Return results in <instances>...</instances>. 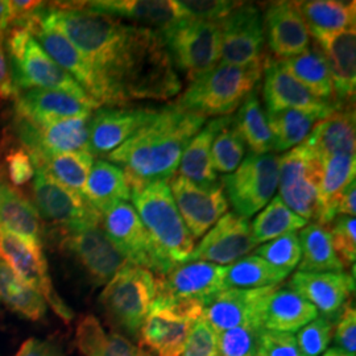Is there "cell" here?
<instances>
[{"mask_svg": "<svg viewBox=\"0 0 356 356\" xmlns=\"http://www.w3.org/2000/svg\"><path fill=\"white\" fill-rule=\"evenodd\" d=\"M259 356H300L296 337L291 332L261 329Z\"/></svg>", "mask_w": 356, "mask_h": 356, "instance_id": "cell-54", "label": "cell"}, {"mask_svg": "<svg viewBox=\"0 0 356 356\" xmlns=\"http://www.w3.org/2000/svg\"><path fill=\"white\" fill-rule=\"evenodd\" d=\"M306 225L305 219L292 211L279 195H275L254 218L251 231L256 244H264L285 234L297 232Z\"/></svg>", "mask_w": 356, "mask_h": 356, "instance_id": "cell-45", "label": "cell"}, {"mask_svg": "<svg viewBox=\"0 0 356 356\" xmlns=\"http://www.w3.org/2000/svg\"><path fill=\"white\" fill-rule=\"evenodd\" d=\"M176 3L184 19L213 23H219L242 4L229 0H176Z\"/></svg>", "mask_w": 356, "mask_h": 356, "instance_id": "cell-50", "label": "cell"}, {"mask_svg": "<svg viewBox=\"0 0 356 356\" xmlns=\"http://www.w3.org/2000/svg\"><path fill=\"white\" fill-rule=\"evenodd\" d=\"M356 186L355 182H353L339 200V204L337 207V216H355L356 213Z\"/></svg>", "mask_w": 356, "mask_h": 356, "instance_id": "cell-58", "label": "cell"}, {"mask_svg": "<svg viewBox=\"0 0 356 356\" xmlns=\"http://www.w3.org/2000/svg\"><path fill=\"white\" fill-rule=\"evenodd\" d=\"M244 154L245 144L231 119L226 126L220 128L213 143L211 157L216 172L225 176L235 172L242 164Z\"/></svg>", "mask_w": 356, "mask_h": 356, "instance_id": "cell-46", "label": "cell"}, {"mask_svg": "<svg viewBox=\"0 0 356 356\" xmlns=\"http://www.w3.org/2000/svg\"><path fill=\"white\" fill-rule=\"evenodd\" d=\"M289 275L272 267L257 254H250L227 266L226 289H260L277 286Z\"/></svg>", "mask_w": 356, "mask_h": 356, "instance_id": "cell-44", "label": "cell"}, {"mask_svg": "<svg viewBox=\"0 0 356 356\" xmlns=\"http://www.w3.org/2000/svg\"><path fill=\"white\" fill-rule=\"evenodd\" d=\"M11 4L7 0H0V35H4L10 26Z\"/></svg>", "mask_w": 356, "mask_h": 356, "instance_id": "cell-59", "label": "cell"}, {"mask_svg": "<svg viewBox=\"0 0 356 356\" xmlns=\"http://www.w3.org/2000/svg\"><path fill=\"white\" fill-rule=\"evenodd\" d=\"M102 227L128 263L145 268L159 277L165 276V267L156 254L152 241L132 204L119 202L104 211Z\"/></svg>", "mask_w": 356, "mask_h": 356, "instance_id": "cell-15", "label": "cell"}, {"mask_svg": "<svg viewBox=\"0 0 356 356\" xmlns=\"http://www.w3.org/2000/svg\"><path fill=\"white\" fill-rule=\"evenodd\" d=\"M26 29L51 60L76 79L92 101L99 106L106 104L108 107H114L110 90L107 89L106 83L85 58V56L51 22L47 13V6L38 13L36 19L26 26Z\"/></svg>", "mask_w": 356, "mask_h": 356, "instance_id": "cell-11", "label": "cell"}, {"mask_svg": "<svg viewBox=\"0 0 356 356\" xmlns=\"http://www.w3.org/2000/svg\"><path fill=\"white\" fill-rule=\"evenodd\" d=\"M272 288L227 289L204 307L202 317L218 334L242 326L260 327V310Z\"/></svg>", "mask_w": 356, "mask_h": 356, "instance_id": "cell-25", "label": "cell"}, {"mask_svg": "<svg viewBox=\"0 0 356 356\" xmlns=\"http://www.w3.org/2000/svg\"><path fill=\"white\" fill-rule=\"evenodd\" d=\"M218 24L220 28V63L248 66L264 61V23L254 4L242 1Z\"/></svg>", "mask_w": 356, "mask_h": 356, "instance_id": "cell-16", "label": "cell"}, {"mask_svg": "<svg viewBox=\"0 0 356 356\" xmlns=\"http://www.w3.org/2000/svg\"><path fill=\"white\" fill-rule=\"evenodd\" d=\"M0 302L13 313L31 321H40L45 316V300L20 280L13 268L0 257Z\"/></svg>", "mask_w": 356, "mask_h": 356, "instance_id": "cell-42", "label": "cell"}, {"mask_svg": "<svg viewBox=\"0 0 356 356\" xmlns=\"http://www.w3.org/2000/svg\"><path fill=\"white\" fill-rule=\"evenodd\" d=\"M288 286L302 296L323 318L337 322L355 291V277L348 273L297 272Z\"/></svg>", "mask_w": 356, "mask_h": 356, "instance_id": "cell-22", "label": "cell"}, {"mask_svg": "<svg viewBox=\"0 0 356 356\" xmlns=\"http://www.w3.org/2000/svg\"><path fill=\"white\" fill-rule=\"evenodd\" d=\"M310 149L326 157L337 153L355 154V111L350 104L338 106L319 120L304 141Z\"/></svg>", "mask_w": 356, "mask_h": 356, "instance_id": "cell-32", "label": "cell"}, {"mask_svg": "<svg viewBox=\"0 0 356 356\" xmlns=\"http://www.w3.org/2000/svg\"><path fill=\"white\" fill-rule=\"evenodd\" d=\"M47 13L101 76L111 92L114 106L126 104L122 78L135 26L86 10L81 3H56L47 7Z\"/></svg>", "mask_w": 356, "mask_h": 356, "instance_id": "cell-2", "label": "cell"}, {"mask_svg": "<svg viewBox=\"0 0 356 356\" xmlns=\"http://www.w3.org/2000/svg\"><path fill=\"white\" fill-rule=\"evenodd\" d=\"M4 35H0V98L10 99L16 97V90L13 86L11 67L4 47Z\"/></svg>", "mask_w": 356, "mask_h": 356, "instance_id": "cell-57", "label": "cell"}, {"mask_svg": "<svg viewBox=\"0 0 356 356\" xmlns=\"http://www.w3.org/2000/svg\"><path fill=\"white\" fill-rule=\"evenodd\" d=\"M334 326L335 323L329 319L317 317L298 330L296 341L300 356L322 355L329 347L334 334Z\"/></svg>", "mask_w": 356, "mask_h": 356, "instance_id": "cell-49", "label": "cell"}, {"mask_svg": "<svg viewBox=\"0 0 356 356\" xmlns=\"http://www.w3.org/2000/svg\"><path fill=\"white\" fill-rule=\"evenodd\" d=\"M58 248L70 254L85 269L95 285H106L128 264L127 259L104 232L102 223L54 234Z\"/></svg>", "mask_w": 356, "mask_h": 356, "instance_id": "cell-13", "label": "cell"}, {"mask_svg": "<svg viewBox=\"0 0 356 356\" xmlns=\"http://www.w3.org/2000/svg\"><path fill=\"white\" fill-rule=\"evenodd\" d=\"M323 175L319 191V210L316 223L329 226L337 218V207L346 189L355 182L356 154L337 153L322 157Z\"/></svg>", "mask_w": 356, "mask_h": 356, "instance_id": "cell-33", "label": "cell"}, {"mask_svg": "<svg viewBox=\"0 0 356 356\" xmlns=\"http://www.w3.org/2000/svg\"><path fill=\"white\" fill-rule=\"evenodd\" d=\"M16 118L45 126L69 118L90 116L101 106L58 90L31 89L16 94Z\"/></svg>", "mask_w": 356, "mask_h": 356, "instance_id": "cell-23", "label": "cell"}, {"mask_svg": "<svg viewBox=\"0 0 356 356\" xmlns=\"http://www.w3.org/2000/svg\"><path fill=\"white\" fill-rule=\"evenodd\" d=\"M319 317L318 312L289 286H273L260 310V327L280 332H296Z\"/></svg>", "mask_w": 356, "mask_h": 356, "instance_id": "cell-30", "label": "cell"}, {"mask_svg": "<svg viewBox=\"0 0 356 356\" xmlns=\"http://www.w3.org/2000/svg\"><path fill=\"white\" fill-rule=\"evenodd\" d=\"M169 188L194 241L202 238L229 210L222 185H200L175 175L169 179Z\"/></svg>", "mask_w": 356, "mask_h": 356, "instance_id": "cell-17", "label": "cell"}, {"mask_svg": "<svg viewBox=\"0 0 356 356\" xmlns=\"http://www.w3.org/2000/svg\"><path fill=\"white\" fill-rule=\"evenodd\" d=\"M6 170L8 179L15 188L23 186L35 177L36 168L32 156L24 147L13 148L6 156Z\"/></svg>", "mask_w": 356, "mask_h": 356, "instance_id": "cell-53", "label": "cell"}, {"mask_svg": "<svg viewBox=\"0 0 356 356\" xmlns=\"http://www.w3.org/2000/svg\"><path fill=\"white\" fill-rule=\"evenodd\" d=\"M264 64L266 61L248 66L219 63L209 73L191 82L176 103L204 118L229 116L254 91L263 76Z\"/></svg>", "mask_w": 356, "mask_h": 356, "instance_id": "cell-5", "label": "cell"}, {"mask_svg": "<svg viewBox=\"0 0 356 356\" xmlns=\"http://www.w3.org/2000/svg\"><path fill=\"white\" fill-rule=\"evenodd\" d=\"M156 108L99 107L90 119L89 153L108 156L156 116Z\"/></svg>", "mask_w": 356, "mask_h": 356, "instance_id": "cell-21", "label": "cell"}, {"mask_svg": "<svg viewBox=\"0 0 356 356\" xmlns=\"http://www.w3.org/2000/svg\"><path fill=\"white\" fill-rule=\"evenodd\" d=\"M83 198L101 216L114 204L131 200V188L122 168L95 160L83 189Z\"/></svg>", "mask_w": 356, "mask_h": 356, "instance_id": "cell-36", "label": "cell"}, {"mask_svg": "<svg viewBox=\"0 0 356 356\" xmlns=\"http://www.w3.org/2000/svg\"><path fill=\"white\" fill-rule=\"evenodd\" d=\"M206 118L179 107L160 108L152 120L107 156L122 168L131 189L157 181H169L177 173L188 143L204 127Z\"/></svg>", "mask_w": 356, "mask_h": 356, "instance_id": "cell-1", "label": "cell"}, {"mask_svg": "<svg viewBox=\"0 0 356 356\" xmlns=\"http://www.w3.org/2000/svg\"><path fill=\"white\" fill-rule=\"evenodd\" d=\"M232 123L242 136L244 144L251 148V153L266 154L273 151V140L268 126L267 115L254 91L238 108V114L232 118Z\"/></svg>", "mask_w": 356, "mask_h": 356, "instance_id": "cell-43", "label": "cell"}, {"mask_svg": "<svg viewBox=\"0 0 356 356\" xmlns=\"http://www.w3.org/2000/svg\"><path fill=\"white\" fill-rule=\"evenodd\" d=\"M0 257L13 268L16 276L38 292L54 313L65 322L74 318V313L56 292L51 282L42 247L26 242L13 232L0 231Z\"/></svg>", "mask_w": 356, "mask_h": 356, "instance_id": "cell-14", "label": "cell"}, {"mask_svg": "<svg viewBox=\"0 0 356 356\" xmlns=\"http://www.w3.org/2000/svg\"><path fill=\"white\" fill-rule=\"evenodd\" d=\"M0 231H1V227H0Z\"/></svg>", "mask_w": 356, "mask_h": 356, "instance_id": "cell-61", "label": "cell"}, {"mask_svg": "<svg viewBox=\"0 0 356 356\" xmlns=\"http://www.w3.org/2000/svg\"><path fill=\"white\" fill-rule=\"evenodd\" d=\"M81 6L94 13L111 17H123L148 28L163 36L170 28L185 20L176 0H97L83 1Z\"/></svg>", "mask_w": 356, "mask_h": 356, "instance_id": "cell-26", "label": "cell"}, {"mask_svg": "<svg viewBox=\"0 0 356 356\" xmlns=\"http://www.w3.org/2000/svg\"><path fill=\"white\" fill-rule=\"evenodd\" d=\"M334 341L338 348L355 355L356 351V313L354 304L344 307L342 314L334 326Z\"/></svg>", "mask_w": 356, "mask_h": 356, "instance_id": "cell-55", "label": "cell"}, {"mask_svg": "<svg viewBox=\"0 0 356 356\" xmlns=\"http://www.w3.org/2000/svg\"><path fill=\"white\" fill-rule=\"evenodd\" d=\"M281 67L305 88L313 97L323 102L337 104L329 66L316 47L286 60L279 61Z\"/></svg>", "mask_w": 356, "mask_h": 356, "instance_id": "cell-38", "label": "cell"}, {"mask_svg": "<svg viewBox=\"0 0 356 356\" xmlns=\"http://www.w3.org/2000/svg\"><path fill=\"white\" fill-rule=\"evenodd\" d=\"M35 166L45 170L51 178L83 197V189L94 164V157L88 152L45 154L33 157Z\"/></svg>", "mask_w": 356, "mask_h": 356, "instance_id": "cell-41", "label": "cell"}, {"mask_svg": "<svg viewBox=\"0 0 356 356\" xmlns=\"http://www.w3.org/2000/svg\"><path fill=\"white\" fill-rule=\"evenodd\" d=\"M254 254L264 259L272 267L289 275L294 268L298 267L301 260L298 235L297 232H289L280 238L264 243L256 250Z\"/></svg>", "mask_w": 356, "mask_h": 356, "instance_id": "cell-47", "label": "cell"}, {"mask_svg": "<svg viewBox=\"0 0 356 356\" xmlns=\"http://www.w3.org/2000/svg\"><path fill=\"white\" fill-rule=\"evenodd\" d=\"M329 66L334 85L335 102L339 106L354 102L356 89V31L355 28L314 40Z\"/></svg>", "mask_w": 356, "mask_h": 356, "instance_id": "cell-29", "label": "cell"}, {"mask_svg": "<svg viewBox=\"0 0 356 356\" xmlns=\"http://www.w3.org/2000/svg\"><path fill=\"white\" fill-rule=\"evenodd\" d=\"M156 297V276L145 268L128 263L106 284L99 302L114 327L138 339Z\"/></svg>", "mask_w": 356, "mask_h": 356, "instance_id": "cell-7", "label": "cell"}, {"mask_svg": "<svg viewBox=\"0 0 356 356\" xmlns=\"http://www.w3.org/2000/svg\"><path fill=\"white\" fill-rule=\"evenodd\" d=\"M222 188L234 214L251 218L263 210L277 191L279 157L272 153H250L235 172L222 177Z\"/></svg>", "mask_w": 356, "mask_h": 356, "instance_id": "cell-8", "label": "cell"}, {"mask_svg": "<svg viewBox=\"0 0 356 356\" xmlns=\"http://www.w3.org/2000/svg\"><path fill=\"white\" fill-rule=\"evenodd\" d=\"M182 83L161 36L148 28L135 26L122 92L131 99L166 101L179 94Z\"/></svg>", "mask_w": 356, "mask_h": 356, "instance_id": "cell-4", "label": "cell"}, {"mask_svg": "<svg viewBox=\"0 0 356 356\" xmlns=\"http://www.w3.org/2000/svg\"><path fill=\"white\" fill-rule=\"evenodd\" d=\"M161 38L173 64L191 82L220 63V28L218 23L185 19Z\"/></svg>", "mask_w": 356, "mask_h": 356, "instance_id": "cell-10", "label": "cell"}, {"mask_svg": "<svg viewBox=\"0 0 356 356\" xmlns=\"http://www.w3.org/2000/svg\"><path fill=\"white\" fill-rule=\"evenodd\" d=\"M15 356H64L63 348L51 341L31 338L22 344Z\"/></svg>", "mask_w": 356, "mask_h": 356, "instance_id": "cell-56", "label": "cell"}, {"mask_svg": "<svg viewBox=\"0 0 356 356\" xmlns=\"http://www.w3.org/2000/svg\"><path fill=\"white\" fill-rule=\"evenodd\" d=\"M4 36L16 94L31 89L58 90L92 101L76 79L51 60L26 28H8Z\"/></svg>", "mask_w": 356, "mask_h": 356, "instance_id": "cell-6", "label": "cell"}, {"mask_svg": "<svg viewBox=\"0 0 356 356\" xmlns=\"http://www.w3.org/2000/svg\"><path fill=\"white\" fill-rule=\"evenodd\" d=\"M310 38H329L355 28V1L309 0L296 1Z\"/></svg>", "mask_w": 356, "mask_h": 356, "instance_id": "cell-35", "label": "cell"}, {"mask_svg": "<svg viewBox=\"0 0 356 356\" xmlns=\"http://www.w3.org/2000/svg\"><path fill=\"white\" fill-rule=\"evenodd\" d=\"M193 322L154 300L139 332V347L151 356H182Z\"/></svg>", "mask_w": 356, "mask_h": 356, "instance_id": "cell-27", "label": "cell"}, {"mask_svg": "<svg viewBox=\"0 0 356 356\" xmlns=\"http://www.w3.org/2000/svg\"><path fill=\"white\" fill-rule=\"evenodd\" d=\"M90 116L69 118L36 126L16 118V132L31 156L69 152L89 153Z\"/></svg>", "mask_w": 356, "mask_h": 356, "instance_id": "cell-18", "label": "cell"}, {"mask_svg": "<svg viewBox=\"0 0 356 356\" xmlns=\"http://www.w3.org/2000/svg\"><path fill=\"white\" fill-rule=\"evenodd\" d=\"M321 356H355L351 355V354H348V353H346L343 350H341V348H338V347H332L330 350H326L323 354Z\"/></svg>", "mask_w": 356, "mask_h": 356, "instance_id": "cell-60", "label": "cell"}, {"mask_svg": "<svg viewBox=\"0 0 356 356\" xmlns=\"http://www.w3.org/2000/svg\"><path fill=\"white\" fill-rule=\"evenodd\" d=\"M326 116L329 115L302 110H284L268 114V126L272 134L273 152H288L294 147L302 144L314 126Z\"/></svg>", "mask_w": 356, "mask_h": 356, "instance_id": "cell-40", "label": "cell"}, {"mask_svg": "<svg viewBox=\"0 0 356 356\" xmlns=\"http://www.w3.org/2000/svg\"><path fill=\"white\" fill-rule=\"evenodd\" d=\"M301 260L300 272L341 273L346 267L332 247L330 229L313 222L301 229L300 236Z\"/></svg>", "mask_w": 356, "mask_h": 356, "instance_id": "cell-39", "label": "cell"}, {"mask_svg": "<svg viewBox=\"0 0 356 356\" xmlns=\"http://www.w3.org/2000/svg\"><path fill=\"white\" fill-rule=\"evenodd\" d=\"M256 245L250 220L226 213L204 234L186 261L229 266L250 254Z\"/></svg>", "mask_w": 356, "mask_h": 356, "instance_id": "cell-19", "label": "cell"}, {"mask_svg": "<svg viewBox=\"0 0 356 356\" xmlns=\"http://www.w3.org/2000/svg\"><path fill=\"white\" fill-rule=\"evenodd\" d=\"M355 216H337L331 227L332 247L344 267L355 266L356 260Z\"/></svg>", "mask_w": 356, "mask_h": 356, "instance_id": "cell-51", "label": "cell"}, {"mask_svg": "<svg viewBox=\"0 0 356 356\" xmlns=\"http://www.w3.org/2000/svg\"><path fill=\"white\" fill-rule=\"evenodd\" d=\"M76 342L83 356H151L119 332H106L94 316H85L76 325Z\"/></svg>", "mask_w": 356, "mask_h": 356, "instance_id": "cell-37", "label": "cell"}, {"mask_svg": "<svg viewBox=\"0 0 356 356\" xmlns=\"http://www.w3.org/2000/svg\"><path fill=\"white\" fill-rule=\"evenodd\" d=\"M182 356H220L218 348V332L204 317L193 322Z\"/></svg>", "mask_w": 356, "mask_h": 356, "instance_id": "cell-52", "label": "cell"}, {"mask_svg": "<svg viewBox=\"0 0 356 356\" xmlns=\"http://www.w3.org/2000/svg\"><path fill=\"white\" fill-rule=\"evenodd\" d=\"M226 272L227 266L185 261L157 279V294L194 300L206 307L216 296L227 291L225 286Z\"/></svg>", "mask_w": 356, "mask_h": 356, "instance_id": "cell-20", "label": "cell"}, {"mask_svg": "<svg viewBox=\"0 0 356 356\" xmlns=\"http://www.w3.org/2000/svg\"><path fill=\"white\" fill-rule=\"evenodd\" d=\"M35 168L33 206L40 218L54 227V234L102 223V216L81 194L67 189L41 168Z\"/></svg>", "mask_w": 356, "mask_h": 356, "instance_id": "cell-12", "label": "cell"}, {"mask_svg": "<svg viewBox=\"0 0 356 356\" xmlns=\"http://www.w3.org/2000/svg\"><path fill=\"white\" fill-rule=\"evenodd\" d=\"M0 227L42 247V226L36 207L13 186L0 168Z\"/></svg>", "mask_w": 356, "mask_h": 356, "instance_id": "cell-31", "label": "cell"}, {"mask_svg": "<svg viewBox=\"0 0 356 356\" xmlns=\"http://www.w3.org/2000/svg\"><path fill=\"white\" fill-rule=\"evenodd\" d=\"M131 200L166 273L185 263L195 245L173 200L169 181L134 188Z\"/></svg>", "mask_w": 356, "mask_h": 356, "instance_id": "cell-3", "label": "cell"}, {"mask_svg": "<svg viewBox=\"0 0 356 356\" xmlns=\"http://www.w3.org/2000/svg\"><path fill=\"white\" fill-rule=\"evenodd\" d=\"M322 175V159L304 143L279 157V197L306 222L318 216Z\"/></svg>", "mask_w": 356, "mask_h": 356, "instance_id": "cell-9", "label": "cell"}, {"mask_svg": "<svg viewBox=\"0 0 356 356\" xmlns=\"http://www.w3.org/2000/svg\"><path fill=\"white\" fill-rule=\"evenodd\" d=\"M264 74L263 95L268 114L284 110H302L330 115L339 106L323 102L313 97L301 83L281 67L279 61L266 63Z\"/></svg>", "mask_w": 356, "mask_h": 356, "instance_id": "cell-28", "label": "cell"}, {"mask_svg": "<svg viewBox=\"0 0 356 356\" xmlns=\"http://www.w3.org/2000/svg\"><path fill=\"white\" fill-rule=\"evenodd\" d=\"M231 116L214 118L201 128L184 149L178 175L200 185L216 184V172L213 165L211 149L216 134L226 126Z\"/></svg>", "mask_w": 356, "mask_h": 356, "instance_id": "cell-34", "label": "cell"}, {"mask_svg": "<svg viewBox=\"0 0 356 356\" xmlns=\"http://www.w3.org/2000/svg\"><path fill=\"white\" fill-rule=\"evenodd\" d=\"M269 49L281 60L292 58L309 49L310 33L296 1H275L263 17Z\"/></svg>", "mask_w": 356, "mask_h": 356, "instance_id": "cell-24", "label": "cell"}, {"mask_svg": "<svg viewBox=\"0 0 356 356\" xmlns=\"http://www.w3.org/2000/svg\"><path fill=\"white\" fill-rule=\"evenodd\" d=\"M260 327L242 326L218 334L220 356H259Z\"/></svg>", "mask_w": 356, "mask_h": 356, "instance_id": "cell-48", "label": "cell"}]
</instances>
